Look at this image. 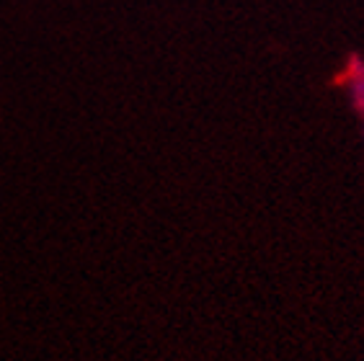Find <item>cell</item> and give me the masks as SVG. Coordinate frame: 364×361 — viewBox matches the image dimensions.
I'll return each mask as SVG.
<instances>
[{
	"instance_id": "cell-1",
	"label": "cell",
	"mask_w": 364,
	"mask_h": 361,
	"mask_svg": "<svg viewBox=\"0 0 364 361\" xmlns=\"http://www.w3.org/2000/svg\"><path fill=\"white\" fill-rule=\"evenodd\" d=\"M346 85H349L351 104L364 117V60L351 57L349 68H346Z\"/></svg>"
}]
</instances>
